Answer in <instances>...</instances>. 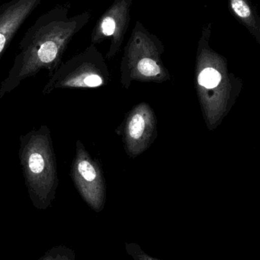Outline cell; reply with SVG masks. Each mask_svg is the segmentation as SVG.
<instances>
[{
  "label": "cell",
  "instance_id": "1",
  "mask_svg": "<svg viewBox=\"0 0 260 260\" xmlns=\"http://www.w3.org/2000/svg\"><path fill=\"white\" fill-rule=\"evenodd\" d=\"M70 9L69 3L58 5L38 17L27 29L12 68L0 84V99L41 70H47L49 77L56 71L73 38L91 19L90 11L70 17Z\"/></svg>",
  "mask_w": 260,
  "mask_h": 260
},
{
  "label": "cell",
  "instance_id": "2",
  "mask_svg": "<svg viewBox=\"0 0 260 260\" xmlns=\"http://www.w3.org/2000/svg\"><path fill=\"white\" fill-rule=\"evenodd\" d=\"M18 157L32 205L40 210L51 206L59 185L51 132L47 125L19 138Z\"/></svg>",
  "mask_w": 260,
  "mask_h": 260
},
{
  "label": "cell",
  "instance_id": "3",
  "mask_svg": "<svg viewBox=\"0 0 260 260\" xmlns=\"http://www.w3.org/2000/svg\"><path fill=\"white\" fill-rule=\"evenodd\" d=\"M105 62L96 46L61 62L43 88L44 95L64 88H97L104 84Z\"/></svg>",
  "mask_w": 260,
  "mask_h": 260
},
{
  "label": "cell",
  "instance_id": "4",
  "mask_svg": "<svg viewBox=\"0 0 260 260\" xmlns=\"http://www.w3.org/2000/svg\"><path fill=\"white\" fill-rule=\"evenodd\" d=\"M70 177L84 201L96 211L103 206L104 185L97 163L90 157L80 141L70 168Z\"/></svg>",
  "mask_w": 260,
  "mask_h": 260
},
{
  "label": "cell",
  "instance_id": "5",
  "mask_svg": "<svg viewBox=\"0 0 260 260\" xmlns=\"http://www.w3.org/2000/svg\"><path fill=\"white\" fill-rule=\"evenodd\" d=\"M132 4L133 0H114L93 27L92 44L96 45L107 39L111 41L108 56L115 54L123 43L131 22Z\"/></svg>",
  "mask_w": 260,
  "mask_h": 260
},
{
  "label": "cell",
  "instance_id": "6",
  "mask_svg": "<svg viewBox=\"0 0 260 260\" xmlns=\"http://www.w3.org/2000/svg\"><path fill=\"white\" fill-rule=\"evenodd\" d=\"M43 0H10L0 5V59L20 27Z\"/></svg>",
  "mask_w": 260,
  "mask_h": 260
},
{
  "label": "cell",
  "instance_id": "7",
  "mask_svg": "<svg viewBox=\"0 0 260 260\" xmlns=\"http://www.w3.org/2000/svg\"><path fill=\"white\" fill-rule=\"evenodd\" d=\"M232 15L247 31L260 43V18L256 6L251 0H227Z\"/></svg>",
  "mask_w": 260,
  "mask_h": 260
},
{
  "label": "cell",
  "instance_id": "8",
  "mask_svg": "<svg viewBox=\"0 0 260 260\" xmlns=\"http://www.w3.org/2000/svg\"><path fill=\"white\" fill-rule=\"evenodd\" d=\"M221 80V73L214 67H205L198 75V83L205 88H215L219 85Z\"/></svg>",
  "mask_w": 260,
  "mask_h": 260
},
{
  "label": "cell",
  "instance_id": "9",
  "mask_svg": "<svg viewBox=\"0 0 260 260\" xmlns=\"http://www.w3.org/2000/svg\"><path fill=\"white\" fill-rule=\"evenodd\" d=\"M74 251L65 245L52 247L38 260H75Z\"/></svg>",
  "mask_w": 260,
  "mask_h": 260
},
{
  "label": "cell",
  "instance_id": "10",
  "mask_svg": "<svg viewBox=\"0 0 260 260\" xmlns=\"http://www.w3.org/2000/svg\"><path fill=\"white\" fill-rule=\"evenodd\" d=\"M147 129V121L141 114L133 116L128 124V134L133 140H139L145 136Z\"/></svg>",
  "mask_w": 260,
  "mask_h": 260
},
{
  "label": "cell",
  "instance_id": "11",
  "mask_svg": "<svg viewBox=\"0 0 260 260\" xmlns=\"http://www.w3.org/2000/svg\"><path fill=\"white\" fill-rule=\"evenodd\" d=\"M142 260H153V259H149V258H148V259H146V258L143 257V259H142Z\"/></svg>",
  "mask_w": 260,
  "mask_h": 260
}]
</instances>
